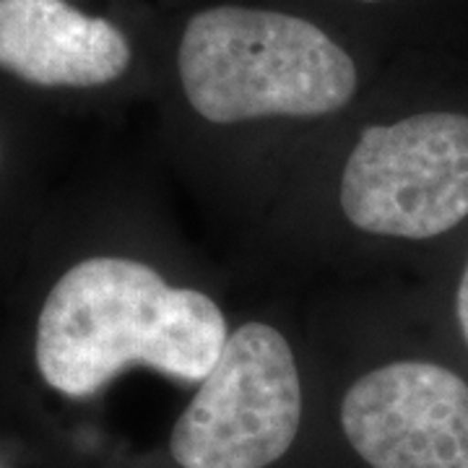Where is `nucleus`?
Wrapping results in <instances>:
<instances>
[{
	"mask_svg": "<svg viewBox=\"0 0 468 468\" xmlns=\"http://www.w3.org/2000/svg\"><path fill=\"white\" fill-rule=\"evenodd\" d=\"M227 320L198 289L169 286L131 258H89L52 286L37 320V367L68 399L94 396L128 365L201 383L227 344Z\"/></svg>",
	"mask_w": 468,
	"mask_h": 468,
	"instance_id": "f257e3e1",
	"label": "nucleus"
},
{
	"mask_svg": "<svg viewBox=\"0 0 468 468\" xmlns=\"http://www.w3.org/2000/svg\"><path fill=\"white\" fill-rule=\"evenodd\" d=\"M180 81L208 122L318 117L346 107L356 91L349 52L300 16L217 5L187 21Z\"/></svg>",
	"mask_w": 468,
	"mask_h": 468,
	"instance_id": "f03ea898",
	"label": "nucleus"
},
{
	"mask_svg": "<svg viewBox=\"0 0 468 468\" xmlns=\"http://www.w3.org/2000/svg\"><path fill=\"white\" fill-rule=\"evenodd\" d=\"M300 419L289 341L266 323H245L177 419L169 452L180 468H266L292 448Z\"/></svg>",
	"mask_w": 468,
	"mask_h": 468,
	"instance_id": "7ed1b4c3",
	"label": "nucleus"
},
{
	"mask_svg": "<svg viewBox=\"0 0 468 468\" xmlns=\"http://www.w3.org/2000/svg\"><path fill=\"white\" fill-rule=\"evenodd\" d=\"M338 201L359 232H451L468 217V115L421 112L369 125L346 159Z\"/></svg>",
	"mask_w": 468,
	"mask_h": 468,
	"instance_id": "20e7f679",
	"label": "nucleus"
},
{
	"mask_svg": "<svg viewBox=\"0 0 468 468\" xmlns=\"http://www.w3.org/2000/svg\"><path fill=\"white\" fill-rule=\"evenodd\" d=\"M349 445L372 468H468V383L435 362H393L341 403Z\"/></svg>",
	"mask_w": 468,
	"mask_h": 468,
	"instance_id": "39448f33",
	"label": "nucleus"
},
{
	"mask_svg": "<svg viewBox=\"0 0 468 468\" xmlns=\"http://www.w3.org/2000/svg\"><path fill=\"white\" fill-rule=\"evenodd\" d=\"M131 66L125 34L66 0H0V68L34 86L91 89Z\"/></svg>",
	"mask_w": 468,
	"mask_h": 468,
	"instance_id": "423d86ee",
	"label": "nucleus"
},
{
	"mask_svg": "<svg viewBox=\"0 0 468 468\" xmlns=\"http://www.w3.org/2000/svg\"><path fill=\"white\" fill-rule=\"evenodd\" d=\"M455 318H458V328L461 335L468 344V263L463 268V276H461V284L455 292Z\"/></svg>",
	"mask_w": 468,
	"mask_h": 468,
	"instance_id": "0eeeda50",
	"label": "nucleus"
},
{
	"mask_svg": "<svg viewBox=\"0 0 468 468\" xmlns=\"http://www.w3.org/2000/svg\"><path fill=\"white\" fill-rule=\"evenodd\" d=\"M362 3H378V0H362Z\"/></svg>",
	"mask_w": 468,
	"mask_h": 468,
	"instance_id": "6e6552de",
	"label": "nucleus"
}]
</instances>
